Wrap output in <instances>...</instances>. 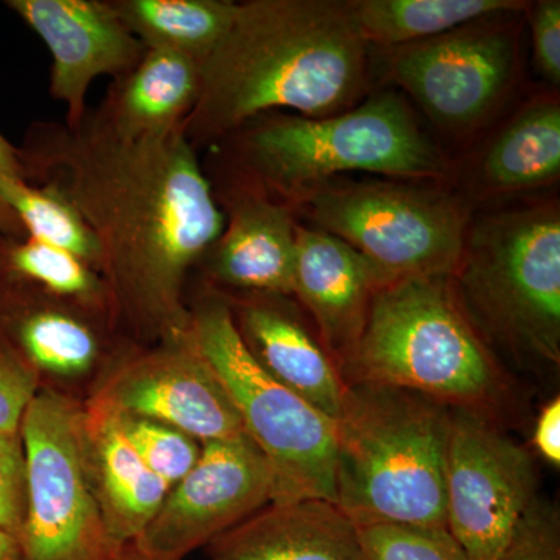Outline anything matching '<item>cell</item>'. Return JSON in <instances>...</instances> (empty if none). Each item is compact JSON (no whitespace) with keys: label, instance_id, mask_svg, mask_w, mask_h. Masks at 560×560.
<instances>
[{"label":"cell","instance_id":"1","mask_svg":"<svg viewBox=\"0 0 560 560\" xmlns=\"http://www.w3.org/2000/svg\"><path fill=\"white\" fill-rule=\"evenodd\" d=\"M20 151L28 183L60 191L90 224L124 311L168 338L189 330L184 282L224 213L183 130L135 138L88 109L73 125H33Z\"/></svg>","mask_w":560,"mask_h":560},{"label":"cell","instance_id":"2","mask_svg":"<svg viewBox=\"0 0 560 560\" xmlns=\"http://www.w3.org/2000/svg\"><path fill=\"white\" fill-rule=\"evenodd\" d=\"M366 46L350 2L250 0L201 62L198 101L183 125L191 145L213 142L276 109L329 117L366 83Z\"/></svg>","mask_w":560,"mask_h":560},{"label":"cell","instance_id":"3","mask_svg":"<svg viewBox=\"0 0 560 560\" xmlns=\"http://www.w3.org/2000/svg\"><path fill=\"white\" fill-rule=\"evenodd\" d=\"M451 411L415 390L345 382L335 492L350 521L447 528Z\"/></svg>","mask_w":560,"mask_h":560},{"label":"cell","instance_id":"4","mask_svg":"<svg viewBox=\"0 0 560 560\" xmlns=\"http://www.w3.org/2000/svg\"><path fill=\"white\" fill-rule=\"evenodd\" d=\"M452 278H405L372 298L342 381L415 390L451 408L485 410L503 377Z\"/></svg>","mask_w":560,"mask_h":560},{"label":"cell","instance_id":"5","mask_svg":"<svg viewBox=\"0 0 560 560\" xmlns=\"http://www.w3.org/2000/svg\"><path fill=\"white\" fill-rule=\"evenodd\" d=\"M238 131L242 164L257 184L254 189L291 200L340 173L423 179L445 172L440 151L394 94L375 95L329 117L253 120Z\"/></svg>","mask_w":560,"mask_h":560},{"label":"cell","instance_id":"6","mask_svg":"<svg viewBox=\"0 0 560 560\" xmlns=\"http://www.w3.org/2000/svg\"><path fill=\"white\" fill-rule=\"evenodd\" d=\"M464 308L515 355L560 363V217L555 206L482 217L458 271Z\"/></svg>","mask_w":560,"mask_h":560},{"label":"cell","instance_id":"7","mask_svg":"<svg viewBox=\"0 0 560 560\" xmlns=\"http://www.w3.org/2000/svg\"><path fill=\"white\" fill-rule=\"evenodd\" d=\"M190 330L234 401L243 430L270 466L271 503H337V422L257 363L226 302L209 300L198 305L190 316Z\"/></svg>","mask_w":560,"mask_h":560},{"label":"cell","instance_id":"8","mask_svg":"<svg viewBox=\"0 0 560 560\" xmlns=\"http://www.w3.org/2000/svg\"><path fill=\"white\" fill-rule=\"evenodd\" d=\"M301 200L320 231L359 250L389 282L458 271L470 219L452 195L399 183L323 184Z\"/></svg>","mask_w":560,"mask_h":560},{"label":"cell","instance_id":"9","mask_svg":"<svg viewBox=\"0 0 560 560\" xmlns=\"http://www.w3.org/2000/svg\"><path fill=\"white\" fill-rule=\"evenodd\" d=\"M27 459L28 510L24 560H110V540L92 490L81 411L57 393L40 390L21 423Z\"/></svg>","mask_w":560,"mask_h":560},{"label":"cell","instance_id":"10","mask_svg":"<svg viewBox=\"0 0 560 560\" xmlns=\"http://www.w3.org/2000/svg\"><path fill=\"white\" fill-rule=\"evenodd\" d=\"M533 456L485 411L452 408L447 530L467 560H495L536 503Z\"/></svg>","mask_w":560,"mask_h":560},{"label":"cell","instance_id":"11","mask_svg":"<svg viewBox=\"0 0 560 560\" xmlns=\"http://www.w3.org/2000/svg\"><path fill=\"white\" fill-rule=\"evenodd\" d=\"M267 459L246 433L202 442L200 456L132 541L156 558L183 560L271 503Z\"/></svg>","mask_w":560,"mask_h":560},{"label":"cell","instance_id":"12","mask_svg":"<svg viewBox=\"0 0 560 560\" xmlns=\"http://www.w3.org/2000/svg\"><path fill=\"white\" fill-rule=\"evenodd\" d=\"M506 16L397 47L389 66L394 83L445 127L477 124L503 97L514 75L517 35L504 24Z\"/></svg>","mask_w":560,"mask_h":560},{"label":"cell","instance_id":"13","mask_svg":"<svg viewBox=\"0 0 560 560\" xmlns=\"http://www.w3.org/2000/svg\"><path fill=\"white\" fill-rule=\"evenodd\" d=\"M124 368L101 394L125 415L154 420L208 442L245 433L241 416L191 330Z\"/></svg>","mask_w":560,"mask_h":560},{"label":"cell","instance_id":"14","mask_svg":"<svg viewBox=\"0 0 560 560\" xmlns=\"http://www.w3.org/2000/svg\"><path fill=\"white\" fill-rule=\"evenodd\" d=\"M51 55L50 95L68 108L66 124L86 114V95L98 77L120 79L147 47L106 0H9Z\"/></svg>","mask_w":560,"mask_h":560},{"label":"cell","instance_id":"15","mask_svg":"<svg viewBox=\"0 0 560 560\" xmlns=\"http://www.w3.org/2000/svg\"><path fill=\"white\" fill-rule=\"evenodd\" d=\"M386 283V276L348 243L298 224L293 294L311 312L338 372L359 345L375 291Z\"/></svg>","mask_w":560,"mask_h":560},{"label":"cell","instance_id":"16","mask_svg":"<svg viewBox=\"0 0 560 560\" xmlns=\"http://www.w3.org/2000/svg\"><path fill=\"white\" fill-rule=\"evenodd\" d=\"M296 231L290 210L270 195L243 187L230 200L223 231L210 246V275L250 294H293Z\"/></svg>","mask_w":560,"mask_h":560},{"label":"cell","instance_id":"17","mask_svg":"<svg viewBox=\"0 0 560 560\" xmlns=\"http://www.w3.org/2000/svg\"><path fill=\"white\" fill-rule=\"evenodd\" d=\"M84 463L103 523L117 547L131 544L153 521L168 488L145 466L105 397L81 411Z\"/></svg>","mask_w":560,"mask_h":560},{"label":"cell","instance_id":"18","mask_svg":"<svg viewBox=\"0 0 560 560\" xmlns=\"http://www.w3.org/2000/svg\"><path fill=\"white\" fill-rule=\"evenodd\" d=\"M275 294H250L230 305L250 355L275 381L337 420L345 381L323 342Z\"/></svg>","mask_w":560,"mask_h":560},{"label":"cell","instance_id":"19","mask_svg":"<svg viewBox=\"0 0 560 560\" xmlns=\"http://www.w3.org/2000/svg\"><path fill=\"white\" fill-rule=\"evenodd\" d=\"M209 560H360L359 528L329 500L270 503L210 541Z\"/></svg>","mask_w":560,"mask_h":560},{"label":"cell","instance_id":"20","mask_svg":"<svg viewBox=\"0 0 560 560\" xmlns=\"http://www.w3.org/2000/svg\"><path fill=\"white\" fill-rule=\"evenodd\" d=\"M0 338L36 372L83 374L98 355L97 334L79 313L7 278H0Z\"/></svg>","mask_w":560,"mask_h":560},{"label":"cell","instance_id":"21","mask_svg":"<svg viewBox=\"0 0 560 560\" xmlns=\"http://www.w3.org/2000/svg\"><path fill=\"white\" fill-rule=\"evenodd\" d=\"M201 62L176 51L147 49L114 81L98 110L120 132L154 138L183 130L198 101Z\"/></svg>","mask_w":560,"mask_h":560},{"label":"cell","instance_id":"22","mask_svg":"<svg viewBox=\"0 0 560 560\" xmlns=\"http://www.w3.org/2000/svg\"><path fill=\"white\" fill-rule=\"evenodd\" d=\"M364 43L404 47L526 9L518 0H355L350 2Z\"/></svg>","mask_w":560,"mask_h":560},{"label":"cell","instance_id":"23","mask_svg":"<svg viewBox=\"0 0 560 560\" xmlns=\"http://www.w3.org/2000/svg\"><path fill=\"white\" fill-rule=\"evenodd\" d=\"M147 47L202 62L231 27L238 3L226 0H110Z\"/></svg>","mask_w":560,"mask_h":560},{"label":"cell","instance_id":"24","mask_svg":"<svg viewBox=\"0 0 560 560\" xmlns=\"http://www.w3.org/2000/svg\"><path fill=\"white\" fill-rule=\"evenodd\" d=\"M482 175L492 189H534L559 179V103L540 101L523 110L492 143Z\"/></svg>","mask_w":560,"mask_h":560},{"label":"cell","instance_id":"25","mask_svg":"<svg viewBox=\"0 0 560 560\" xmlns=\"http://www.w3.org/2000/svg\"><path fill=\"white\" fill-rule=\"evenodd\" d=\"M86 261L35 238H0V278L27 283L58 301L95 304L109 287Z\"/></svg>","mask_w":560,"mask_h":560},{"label":"cell","instance_id":"26","mask_svg":"<svg viewBox=\"0 0 560 560\" xmlns=\"http://www.w3.org/2000/svg\"><path fill=\"white\" fill-rule=\"evenodd\" d=\"M2 194L27 237L73 254L101 272L102 249L97 237L65 195L54 187L27 180L5 184Z\"/></svg>","mask_w":560,"mask_h":560},{"label":"cell","instance_id":"27","mask_svg":"<svg viewBox=\"0 0 560 560\" xmlns=\"http://www.w3.org/2000/svg\"><path fill=\"white\" fill-rule=\"evenodd\" d=\"M119 416L121 429L140 459L168 488L172 489L189 474L201 452L194 438L154 420L121 411Z\"/></svg>","mask_w":560,"mask_h":560},{"label":"cell","instance_id":"28","mask_svg":"<svg viewBox=\"0 0 560 560\" xmlns=\"http://www.w3.org/2000/svg\"><path fill=\"white\" fill-rule=\"evenodd\" d=\"M360 560H467L447 528L357 526Z\"/></svg>","mask_w":560,"mask_h":560},{"label":"cell","instance_id":"29","mask_svg":"<svg viewBox=\"0 0 560 560\" xmlns=\"http://www.w3.org/2000/svg\"><path fill=\"white\" fill-rule=\"evenodd\" d=\"M27 510V459L21 433H0V529L20 544Z\"/></svg>","mask_w":560,"mask_h":560},{"label":"cell","instance_id":"30","mask_svg":"<svg viewBox=\"0 0 560 560\" xmlns=\"http://www.w3.org/2000/svg\"><path fill=\"white\" fill-rule=\"evenodd\" d=\"M38 375L0 338V433H21L28 405L38 393Z\"/></svg>","mask_w":560,"mask_h":560},{"label":"cell","instance_id":"31","mask_svg":"<svg viewBox=\"0 0 560 560\" xmlns=\"http://www.w3.org/2000/svg\"><path fill=\"white\" fill-rule=\"evenodd\" d=\"M495 560H560L558 512L536 500Z\"/></svg>","mask_w":560,"mask_h":560},{"label":"cell","instance_id":"32","mask_svg":"<svg viewBox=\"0 0 560 560\" xmlns=\"http://www.w3.org/2000/svg\"><path fill=\"white\" fill-rule=\"evenodd\" d=\"M534 58L541 75L560 83V2L544 0L533 11Z\"/></svg>","mask_w":560,"mask_h":560},{"label":"cell","instance_id":"33","mask_svg":"<svg viewBox=\"0 0 560 560\" xmlns=\"http://www.w3.org/2000/svg\"><path fill=\"white\" fill-rule=\"evenodd\" d=\"M27 180L24 162H22L20 147H14L5 136L0 132V238H25L24 228L14 210L3 198L2 187L5 184ZM28 183V180H27Z\"/></svg>","mask_w":560,"mask_h":560},{"label":"cell","instance_id":"34","mask_svg":"<svg viewBox=\"0 0 560 560\" xmlns=\"http://www.w3.org/2000/svg\"><path fill=\"white\" fill-rule=\"evenodd\" d=\"M534 447L548 463L560 464V399L556 397L541 410L533 436Z\"/></svg>","mask_w":560,"mask_h":560},{"label":"cell","instance_id":"35","mask_svg":"<svg viewBox=\"0 0 560 560\" xmlns=\"http://www.w3.org/2000/svg\"><path fill=\"white\" fill-rule=\"evenodd\" d=\"M0 560H24L20 540L0 529Z\"/></svg>","mask_w":560,"mask_h":560},{"label":"cell","instance_id":"36","mask_svg":"<svg viewBox=\"0 0 560 560\" xmlns=\"http://www.w3.org/2000/svg\"><path fill=\"white\" fill-rule=\"evenodd\" d=\"M110 560H171V559H162L156 558V556L147 555L142 550H139L135 544H127L124 547H120L117 550L116 555L113 556Z\"/></svg>","mask_w":560,"mask_h":560}]
</instances>
